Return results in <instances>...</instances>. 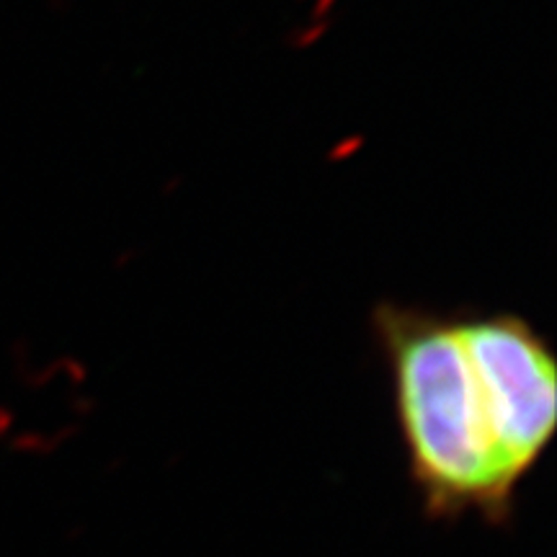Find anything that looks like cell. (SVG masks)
Returning a JSON list of instances; mask_svg holds the SVG:
<instances>
[{"label": "cell", "mask_w": 557, "mask_h": 557, "mask_svg": "<svg viewBox=\"0 0 557 557\" xmlns=\"http://www.w3.org/2000/svg\"><path fill=\"white\" fill-rule=\"evenodd\" d=\"M372 329L393 385L410 478L429 517L508 519L521 480L465 312L380 302Z\"/></svg>", "instance_id": "obj_1"}]
</instances>
